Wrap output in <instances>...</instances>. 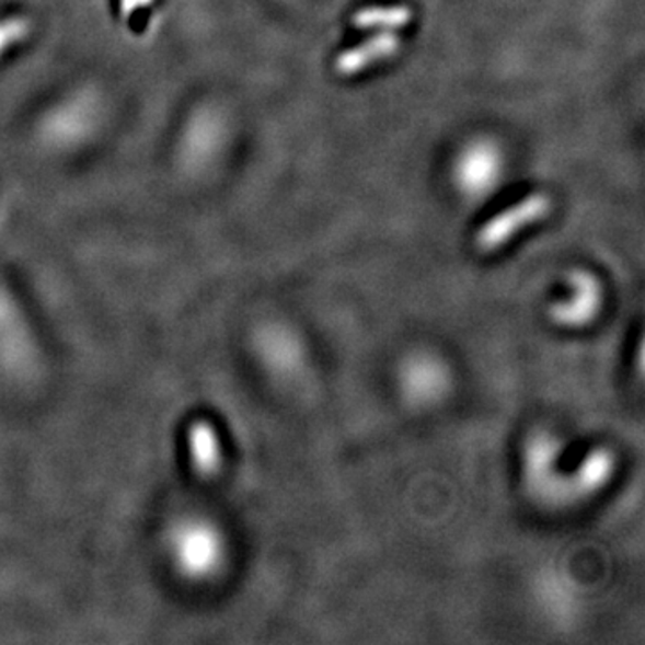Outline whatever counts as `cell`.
<instances>
[{
  "label": "cell",
  "instance_id": "cell-7",
  "mask_svg": "<svg viewBox=\"0 0 645 645\" xmlns=\"http://www.w3.org/2000/svg\"><path fill=\"white\" fill-rule=\"evenodd\" d=\"M552 212V199L545 193H532L522 197L520 201L495 214L489 221L484 222L477 235L475 246L481 253H495L508 246L515 237L548 219Z\"/></svg>",
  "mask_w": 645,
  "mask_h": 645
},
{
  "label": "cell",
  "instance_id": "cell-2",
  "mask_svg": "<svg viewBox=\"0 0 645 645\" xmlns=\"http://www.w3.org/2000/svg\"><path fill=\"white\" fill-rule=\"evenodd\" d=\"M165 551L174 572L191 585H205L227 568L228 537L208 515L187 512L176 518L165 532Z\"/></svg>",
  "mask_w": 645,
  "mask_h": 645
},
{
  "label": "cell",
  "instance_id": "cell-10",
  "mask_svg": "<svg viewBox=\"0 0 645 645\" xmlns=\"http://www.w3.org/2000/svg\"><path fill=\"white\" fill-rule=\"evenodd\" d=\"M255 348L262 365L276 375L292 373L303 359V348L295 332L286 326H267L255 335Z\"/></svg>",
  "mask_w": 645,
  "mask_h": 645
},
{
  "label": "cell",
  "instance_id": "cell-9",
  "mask_svg": "<svg viewBox=\"0 0 645 645\" xmlns=\"http://www.w3.org/2000/svg\"><path fill=\"white\" fill-rule=\"evenodd\" d=\"M568 295L549 307V320L562 329H585L597 320L604 303L601 281L590 272H572L567 280Z\"/></svg>",
  "mask_w": 645,
  "mask_h": 645
},
{
  "label": "cell",
  "instance_id": "cell-14",
  "mask_svg": "<svg viewBox=\"0 0 645 645\" xmlns=\"http://www.w3.org/2000/svg\"><path fill=\"white\" fill-rule=\"evenodd\" d=\"M413 10L410 5H370L362 8L352 16V24L357 30H402L411 24Z\"/></svg>",
  "mask_w": 645,
  "mask_h": 645
},
{
  "label": "cell",
  "instance_id": "cell-13",
  "mask_svg": "<svg viewBox=\"0 0 645 645\" xmlns=\"http://www.w3.org/2000/svg\"><path fill=\"white\" fill-rule=\"evenodd\" d=\"M400 50V38L391 31H384L371 36L362 44L355 45L352 49L341 53L334 61L335 72L345 78H352L370 69L373 65L382 64L385 59L393 58Z\"/></svg>",
  "mask_w": 645,
  "mask_h": 645
},
{
  "label": "cell",
  "instance_id": "cell-1",
  "mask_svg": "<svg viewBox=\"0 0 645 645\" xmlns=\"http://www.w3.org/2000/svg\"><path fill=\"white\" fill-rule=\"evenodd\" d=\"M112 103L101 87L81 83L59 92L35 118V140L50 154H76L94 143L110 120Z\"/></svg>",
  "mask_w": 645,
  "mask_h": 645
},
{
  "label": "cell",
  "instance_id": "cell-11",
  "mask_svg": "<svg viewBox=\"0 0 645 645\" xmlns=\"http://www.w3.org/2000/svg\"><path fill=\"white\" fill-rule=\"evenodd\" d=\"M188 461L197 477L210 479L219 473L222 461L221 434L207 418H196L187 429Z\"/></svg>",
  "mask_w": 645,
  "mask_h": 645
},
{
  "label": "cell",
  "instance_id": "cell-6",
  "mask_svg": "<svg viewBox=\"0 0 645 645\" xmlns=\"http://www.w3.org/2000/svg\"><path fill=\"white\" fill-rule=\"evenodd\" d=\"M396 382L407 404L425 410L447 399L452 390V373L436 355L414 352L400 362Z\"/></svg>",
  "mask_w": 645,
  "mask_h": 645
},
{
  "label": "cell",
  "instance_id": "cell-5",
  "mask_svg": "<svg viewBox=\"0 0 645 645\" xmlns=\"http://www.w3.org/2000/svg\"><path fill=\"white\" fill-rule=\"evenodd\" d=\"M39 362L38 341L15 292L0 278V370L27 379Z\"/></svg>",
  "mask_w": 645,
  "mask_h": 645
},
{
  "label": "cell",
  "instance_id": "cell-4",
  "mask_svg": "<svg viewBox=\"0 0 645 645\" xmlns=\"http://www.w3.org/2000/svg\"><path fill=\"white\" fill-rule=\"evenodd\" d=\"M562 439L551 433L532 434L522 450V479L526 489L549 508H565L576 503L572 472L562 470Z\"/></svg>",
  "mask_w": 645,
  "mask_h": 645
},
{
  "label": "cell",
  "instance_id": "cell-15",
  "mask_svg": "<svg viewBox=\"0 0 645 645\" xmlns=\"http://www.w3.org/2000/svg\"><path fill=\"white\" fill-rule=\"evenodd\" d=\"M35 33V24L27 13L0 8V64L24 47Z\"/></svg>",
  "mask_w": 645,
  "mask_h": 645
},
{
  "label": "cell",
  "instance_id": "cell-8",
  "mask_svg": "<svg viewBox=\"0 0 645 645\" xmlns=\"http://www.w3.org/2000/svg\"><path fill=\"white\" fill-rule=\"evenodd\" d=\"M504 176V154L486 138L469 143L453 162V182L472 199H481L497 188Z\"/></svg>",
  "mask_w": 645,
  "mask_h": 645
},
{
  "label": "cell",
  "instance_id": "cell-12",
  "mask_svg": "<svg viewBox=\"0 0 645 645\" xmlns=\"http://www.w3.org/2000/svg\"><path fill=\"white\" fill-rule=\"evenodd\" d=\"M615 453L607 447H596L585 453V458L572 470V489L576 503L583 498H590L607 488L615 475Z\"/></svg>",
  "mask_w": 645,
  "mask_h": 645
},
{
  "label": "cell",
  "instance_id": "cell-3",
  "mask_svg": "<svg viewBox=\"0 0 645 645\" xmlns=\"http://www.w3.org/2000/svg\"><path fill=\"white\" fill-rule=\"evenodd\" d=\"M230 126L217 104L203 103L185 115L174 137V163L185 176L201 180L212 173L227 151Z\"/></svg>",
  "mask_w": 645,
  "mask_h": 645
}]
</instances>
